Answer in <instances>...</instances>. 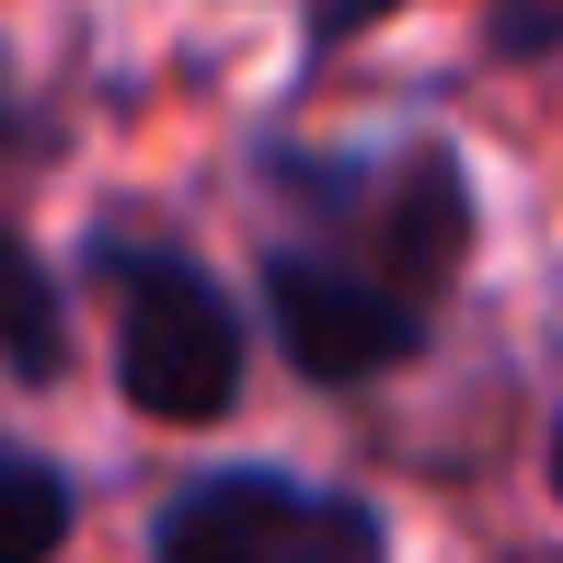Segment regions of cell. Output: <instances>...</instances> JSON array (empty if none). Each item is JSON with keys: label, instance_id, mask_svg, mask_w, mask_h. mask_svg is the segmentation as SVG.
Returning a JSON list of instances; mask_svg holds the SVG:
<instances>
[{"label": "cell", "instance_id": "cell-1", "mask_svg": "<svg viewBox=\"0 0 563 563\" xmlns=\"http://www.w3.org/2000/svg\"><path fill=\"white\" fill-rule=\"evenodd\" d=\"M92 276L115 299V391L150 426H219L242 402V299L185 242H92Z\"/></svg>", "mask_w": 563, "mask_h": 563}, {"label": "cell", "instance_id": "cell-3", "mask_svg": "<svg viewBox=\"0 0 563 563\" xmlns=\"http://www.w3.org/2000/svg\"><path fill=\"white\" fill-rule=\"evenodd\" d=\"M265 173L322 208V242H345L356 265H379L415 299H438L460 276V253H472V185H460V162L438 139L391 150V162H299V150H276Z\"/></svg>", "mask_w": 563, "mask_h": 563}, {"label": "cell", "instance_id": "cell-5", "mask_svg": "<svg viewBox=\"0 0 563 563\" xmlns=\"http://www.w3.org/2000/svg\"><path fill=\"white\" fill-rule=\"evenodd\" d=\"M12 150H23V92H12V58H0V173H12ZM58 356H69L58 276H46V253L0 208V368L12 379H58Z\"/></svg>", "mask_w": 563, "mask_h": 563}, {"label": "cell", "instance_id": "cell-9", "mask_svg": "<svg viewBox=\"0 0 563 563\" xmlns=\"http://www.w3.org/2000/svg\"><path fill=\"white\" fill-rule=\"evenodd\" d=\"M552 495H563V426H552Z\"/></svg>", "mask_w": 563, "mask_h": 563}, {"label": "cell", "instance_id": "cell-7", "mask_svg": "<svg viewBox=\"0 0 563 563\" xmlns=\"http://www.w3.org/2000/svg\"><path fill=\"white\" fill-rule=\"evenodd\" d=\"M563 46V0H495V58H541Z\"/></svg>", "mask_w": 563, "mask_h": 563}, {"label": "cell", "instance_id": "cell-2", "mask_svg": "<svg viewBox=\"0 0 563 563\" xmlns=\"http://www.w3.org/2000/svg\"><path fill=\"white\" fill-rule=\"evenodd\" d=\"M150 563H391L368 495L311 472H276V460H230L162 495L150 518Z\"/></svg>", "mask_w": 563, "mask_h": 563}, {"label": "cell", "instance_id": "cell-4", "mask_svg": "<svg viewBox=\"0 0 563 563\" xmlns=\"http://www.w3.org/2000/svg\"><path fill=\"white\" fill-rule=\"evenodd\" d=\"M265 322L276 345H288L299 379H322V391H356V379L402 368V356L426 345V322H438V299L391 288L379 265H356L345 242H265Z\"/></svg>", "mask_w": 563, "mask_h": 563}, {"label": "cell", "instance_id": "cell-8", "mask_svg": "<svg viewBox=\"0 0 563 563\" xmlns=\"http://www.w3.org/2000/svg\"><path fill=\"white\" fill-rule=\"evenodd\" d=\"M391 12V0H311V58H334L345 35H368V23Z\"/></svg>", "mask_w": 563, "mask_h": 563}, {"label": "cell", "instance_id": "cell-6", "mask_svg": "<svg viewBox=\"0 0 563 563\" xmlns=\"http://www.w3.org/2000/svg\"><path fill=\"white\" fill-rule=\"evenodd\" d=\"M69 529H81V495H69V472L46 449L0 438V563H58Z\"/></svg>", "mask_w": 563, "mask_h": 563}]
</instances>
